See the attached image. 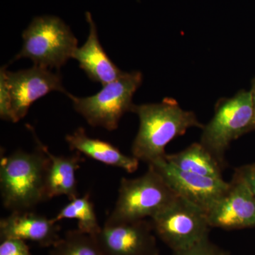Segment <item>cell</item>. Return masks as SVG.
Returning <instances> with one entry per match:
<instances>
[{
  "instance_id": "obj_11",
  "label": "cell",
  "mask_w": 255,
  "mask_h": 255,
  "mask_svg": "<svg viewBox=\"0 0 255 255\" xmlns=\"http://www.w3.org/2000/svg\"><path fill=\"white\" fill-rule=\"evenodd\" d=\"M151 221L104 225L95 236L103 255H159Z\"/></svg>"
},
{
  "instance_id": "obj_5",
  "label": "cell",
  "mask_w": 255,
  "mask_h": 255,
  "mask_svg": "<svg viewBox=\"0 0 255 255\" xmlns=\"http://www.w3.org/2000/svg\"><path fill=\"white\" fill-rule=\"evenodd\" d=\"M142 82L140 72H124L117 80L102 86L95 95L78 97L68 93L67 96L73 102L75 111L90 126L112 131L117 129L124 114L131 112L132 97Z\"/></svg>"
},
{
  "instance_id": "obj_17",
  "label": "cell",
  "mask_w": 255,
  "mask_h": 255,
  "mask_svg": "<svg viewBox=\"0 0 255 255\" xmlns=\"http://www.w3.org/2000/svg\"><path fill=\"white\" fill-rule=\"evenodd\" d=\"M63 219H76L78 229L91 236H95L102 229L89 194L70 201L53 219L55 223Z\"/></svg>"
},
{
  "instance_id": "obj_22",
  "label": "cell",
  "mask_w": 255,
  "mask_h": 255,
  "mask_svg": "<svg viewBox=\"0 0 255 255\" xmlns=\"http://www.w3.org/2000/svg\"><path fill=\"white\" fill-rule=\"evenodd\" d=\"M236 172L243 178L255 195V163L241 166Z\"/></svg>"
},
{
  "instance_id": "obj_15",
  "label": "cell",
  "mask_w": 255,
  "mask_h": 255,
  "mask_svg": "<svg viewBox=\"0 0 255 255\" xmlns=\"http://www.w3.org/2000/svg\"><path fill=\"white\" fill-rule=\"evenodd\" d=\"M42 147L48 157L46 174L47 200L58 196H67L70 201L78 197L77 171L84 159L80 152L70 156L53 155L46 145Z\"/></svg>"
},
{
  "instance_id": "obj_1",
  "label": "cell",
  "mask_w": 255,
  "mask_h": 255,
  "mask_svg": "<svg viewBox=\"0 0 255 255\" xmlns=\"http://www.w3.org/2000/svg\"><path fill=\"white\" fill-rule=\"evenodd\" d=\"M131 112L137 114L140 122L132 156L148 165L165 157V147L175 137L190 128L204 127L194 112L183 110L172 98L159 103L134 105Z\"/></svg>"
},
{
  "instance_id": "obj_3",
  "label": "cell",
  "mask_w": 255,
  "mask_h": 255,
  "mask_svg": "<svg viewBox=\"0 0 255 255\" xmlns=\"http://www.w3.org/2000/svg\"><path fill=\"white\" fill-rule=\"evenodd\" d=\"M167 183L148 165L147 172L135 179L123 178L113 211L105 225L120 224L153 218L177 198Z\"/></svg>"
},
{
  "instance_id": "obj_9",
  "label": "cell",
  "mask_w": 255,
  "mask_h": 255,
  "mask_svg": "<svg viewBox=\"0 0 255 255\" xmlns=\"http://www.w3.org/2000/svg\"><path fill=\"white\" fill-rule=\"evenodd\" d=\"M162 177L177 195L201 208L207 214L229 187L223 178L205 177L183 171L165 159L149 164Z\"/></svg>"
},
{
  "instance_id": "obj_19",
  "label": "cell",
  "mask_w": 255,
  "mask_h": 255,
  "mask_svg": "<svg viewBox=\"0 0 255 255\" xmlns=\"http://www.w3.org/2000/svg\"><path fill=\"white\" fill-rule=\"evenodd\" d=\"M173 255H229V253L207 238L187 249L173 252Z\"/></svg>"
},
{
  "instance_id": "obj_21",
  "label": "cell",
  "mask_w": 255,
  "mask_h": 255,
  "mask_svg": "<svg viewBox=\"0 0 255 255\" xmlns=\"http://www.w3.org/2000/svg\"><path fill=\"white\" fill-rule=\"evenodd\" d=\"M0 255H32L26 242L9 238L1 241Z\"/></svg>"
},
{
  "instance_id": "obj_4",
  "label": "cell",
  "mask_w": 255,
  "mask_h": 255,
  "mask_svg": "<svg viewBox=\"0 0 255 255\" xmlns=\"http://www.w3.org/2000/svg\"><path fill=\"white\" fill-rule=\"evenodd\" d=\"M23 46L14 60L28 58L34 65L60 69L72 58L78 41L70 27L53 16L33 18L22 33Z\"/></svg>"
},
{
  "instance_id": "obj_12",
  "label": "cell",
  "mask_w": 255,
  "mask_h": 255,
  "mask_svg": "<svg viewBox=\"0 0 255 255\" xmlns=\"http://www.w3.org/2000/svg\"><path fill=\"white\" fill-rule=\"evenodd\" d=\"M60 226L53 219L31 211H14L0 221L1 241L15 238L43 248L54 246L60 238Z\"/></svg>"
},
{
  "instance_id": "obj_13",
  "label": "cell",
  "mask_w": 255,
  "mask_h": 255,
  "mask_svg": "<svg viewBox=\"0 0 255 255\" xmlns=\"http://www.w3.org/2000/svg\"><path fill=\"white\" fill-rule=\"evenodd\" d=\"M86 19L90 26L87 41L75 50L72 58L78 60L80 68L90 80L105 86L120 78L124 72L112 62L102 48L97 26L90 12L86 13Z\"/></svg>"
},
{
  "instance_id": "obj_2",
  "label": "cell",
  "mask_w": 255,
  "mask_h": 255,
  "mask_svg": "<svg viewBox=\"0 0 255 255\" xmlns=\"http://www.w3.org/2000/svg\"><path fill=\"white\" fill-rule=\"evenodd\" d=\"M33 152L17 150L1 157L0 189L5 209L11 212L31 211L47 200L46 174L48 157L34 133Z\"/></svg>"
},
{
  "instance_id": "obj_16",
  "label": "cell",
  "mask_w": 255,
  "mask_h": 255,
  "mask_svg": "<svg viewBox=\"0 0 255 255\" xmlns=\"http://www.w3.org/2000/svg\"><path fill=\"white\" fill-rule=\"evenodd\" d=\"M165 159L174 167L205 177L222 178V166L201 142H195L184 150L167 154Z\"/></svg>"
},
{
  "instance_id": "obj_7",
  "label": "cell",
  "mask_w": 255,
  "mask_h": 255,
  "mask_svg": "<svg viewBox=\"0 0 255 255\" xmlns=\"http://www.w3.org/2000/svg\"><path fill=\"white\" fill-rule=\"evenodd\" d=\"M151 223L156 236L173 252L209 238L211 228L206 211L179 196Z\"/></svg>"
},
{
  "instance_id": "obj_18",
  "label": "cell",
  "mask_w": 255,
  "mask_h": 255,
  "mask_svg": "<svg viewBox=\"0 0 255 255\" xmlns=\"http://www.w3.org/2000/svg\"><path fill=\"white\" fill-rule=\"evenodd\" d=\"M49 255H103L95 236L69 231L52 247Z\"/></svg>"
},
{
  "instance_id": "obj_10",
  "label": "cell",
  "mask_w": 255,
  "mask_h": 255,
  "mask_svg": "<svg viewBox=\"0 0 255 255\" xmlns=\"http://www.w3.org/2000/svg\"><path fill=\"white\" fill-rule=\"evenodd\" d=\"M211 228L224 230L255 228V195L235 172L229 187L207 212Z\"/></svg>"
},
{
  "instance_id": "obj_6",
  "label": "cell",
  "mask_w": 255,
  "mask_h": 255,
  "mask_svg": "<svg viewBox=\"0 0 255 255\" xmlns=\"http://www.w3.org/2000/svg\"><path fill=\"white\" fill-rule=\"evenodd\" d=\"M254 107L251 91L241 90L219 100L212 119L203 127L200 142L223 167L230 144L253 130Z\"/></svg>"
},
{
  "instance_id": "obj_8",
  "label": "cell",
  "mask_w": 255,
  "mask_h": 255,
  "mask_svg": "<svg viewBox=\"0 0 255 255\" xmlns=\"http://www.w3.org/2000/svg\"><path fill=\"white\" fill-rule=\"evenodd\" d=\"M5 77L11 100V122L16 123L24 118L30 107L37 100L51 92L68 95L60 73L50 69L34 66L17 72L5 68Z\"/></svg>"
},
{
  "instance_id": "obj_14",
  "label": "cell",
  "mask_w": 255,
  "mask_h": 255,
  "mask_svg": "<svg viewBox=\"0 0 255 255\" xmlns=\"http://www.w3.org/2000/svg\"><path fill=\"white\" fill-rule=\"evenodd\" d=\"M65 140L70 150L107 165L123 169L128 173H133L138 168V159L125 155L110 142L88 136L84 128H78L73 133L67 135Z\"/></svg>"
},
{
  "instance_id": "obj_20",
  "label": "cell",
  "mask_w": 255,
  "mask_h": 255,
  "mask_svg": "<svg viewBox=\"0 0 255 255\" xmlns=\"http://www.w3.org/2000/svg\"><path fill=\"white\" fill-rule=\"evenodd\" d=\"M5 68L0 71V117L2 120L11 122V100L9 87L5 77Z\"/></svg>"
},
{
  "instance_id": "obj_23",
  "label": "cell",
  "mask_w": 255,
  "mask_h": 255,
  "mask_svg": "<svg viewBox=\"0 0 255 255\" xmlns=\"http://www.w3.org/2000/svg\"><path fill=\"white\" fill-rule=\"evenodd\" d=\"M252 97H253V107H254V122H253V130H255V78L253 79L251 90Z\"/></svg>"
}]
</instances>
